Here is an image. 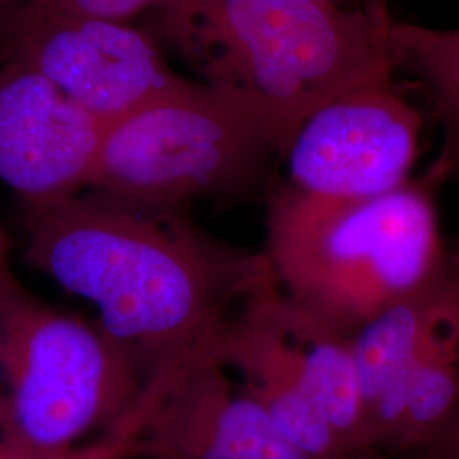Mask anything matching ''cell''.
Wrapping results in <instances>:
<instances>
[{
  "mask_svg": "<svg viewBox=\"0 0 459 459\" xmlns=\"http://www.w3.org/2000/svg\"><path fill=\"white\" fill-rule=\"evenodd\" d=\"M24 259L138 364L145 383L208 356L248 296L276 282L264 254L213 238L179 208L85 189L26 208Z\"/></svg>",
  "mask_w": 459,
  "mask_h": 459,
  "instance_id": "cell-1",
  "label": "cell"
},
{
  "mask_svg": "<svg viewBox=\"0 0 459 459\" xmlns=\"http://www.w3.org/2000/svg\"><path fill=\"white\" fill-rule=\"evenodd\" d=\"M383 0L345 11L328 0H170L157 41L203 85L261 116L281 155L299 125L345 92L392 82Z\"/></svg>",
  "mask_w": 459,
  "mask_h": 459,
  "instance_id": "cell-2",
  "label": "cell"
},
{
  "mask_svg": "<svg viewBox=\"0 0 459 459\" xmlns=\"http://www.w3.org/2000/svg\"><path fill=\"white\" fill-rule=\"evenodd\" d=\"M437 187L427 174L366 197L320 196L288 182L273 184L263 254L279 290L352 339L446 263Z\"/></svg>",
  "mask_w": 459,
  "mask_h": 459,
  "instance_id": "cell-3",
  "label": "cell"
},
{
  "mask_svg": "<svg viewBox=\"0 0 459 459\" xmlns=\"http://www.w3.org/2000/svg\"><path fill=\"white\" fill-rule=\"evenodd\" d=\"M143 388L138 364L98 322L34 295L0 254V441L64 456L119 422Z\"/></svg>",
  "mask_w": 459,
  "mask_h": 459,
  "instance_id": "cell-4",
  "label": "cell"
},
{
  "mask_svg": "<svg viewBox=\"0 0 459 459\" xmlns=\"http://www.w3.org/2000/svg\"><path fill=\"white\" fill-rule=\"evenodd\" d=\"M274 155L278 140L261 116L189 81L104 130L87 189L182 210L257 189Z\"/></svg>",
  "mask_w": 459,
  "mask_h": 459,
  "instance_id": "cell-5",
  "label": "cell"
},
{
  "mask_svg": "<svg viewBox=\"0 0 459 459\" xmlns=\"http://www.w3.org/2000/svg\"><path fill=\"white\" fill-rule=\"evenodd\" d=\"M4 58L33 66L104 128L189 82L153 34L94 17L14 19Z\"/></svg>",
  "mask_w": 459,
  "mask_h": 459,
  "instance_id": "cell-6",
  "label": "cell"
},
{
  "mask_svg": "<svg viewBox=\"0 0 459 459\" xmlns=\"http://www.w3.org/2000/svg\"><path fill=\"white\" fill-rule=\"evenodd\" d=\"M420 116L392 82L345 92L308 116L282 157L288 184L332 197L388 193L411 179Z\"/></svg>",
  "mask_w": 459,
  "mask_h": 459,
  "instance_id": "cell-7",
  "label": "cell"
},
{
  "mask_svg": "<svg viewBox=\"0 0 459 459\" xmlns=\"http://www.w3.org/2000/svg\"><path fill=\"white\" fill-rule=\"evenodd\" d=\"M104 126L33 66H0V182L24 208L62 201L89 186Z\"/></svg>",
  "mask_w": 459,
  "mask_h": 459,
  "instance_id": "cell-8",
  "label": "cell"
},
{
  "mask_svg": "<svg viewBox=\"0 0 459 459\" xmlns=\"http://www.w3.org/2000/svg\"><path fill=\"white\" fill-rule=\"evenodd\" d=\"M142 443L140 459H312L233 385L229 369L206 356L165 386L148 413Z\"/></svg>",
  "mask_w": 459,
  "mask_h": 459,
  "instance_id": "cell-9",
  "label": "cell"
},
{
  "mask_svg": "<svg viewBox=\"0 0 459 459\" xmlns=\"http://www.w3.org/2000/svg\"><path fill=\"white\" fill-rule=\"evenodd\" d=\"M252 293L230 316L206 358L240 377L290 443L312 459H352L318 407L301 362L269 312L265 293Z\"/></svg>",
  "mask_w": 459,
  "mask_h": 459,
  "instance_id": "cell-10",
  "label": "cell"
},
{
  "mask_svg": "<svg viewBox=\"0 0 459 459\" xmlns=\"http://www.w3.org/2000/svg\"><path fill=\"white\" fill-rule=\"evenodd\" d=\"M351 344L366 417L413 362L434 349L459 344V257L449 250L443 267L424 286L377 315Z\"/></svg>",
  "mask_w": 459,
  "mask_h": 459,
  "instance_id": "cell-11",
  "label": "cell"
},
{
  "mask_svg": "<svg viewBox=\"0 0 459 459\" xmlns=\"http://www.w3.org/2000/svg\"><path fill=\"white\" fill-rule=\"evenodd\" d=\"M267 307L293 345L308 386L352 459H373L366 441L358 366L351 339L299 307L278 288L265 293Z\"/></svg>",
  "mask_w": 459,
  "mask_h": 459,
  "instance_id": "cell-12",
  "label": "cell"
},
{
  "mask_svg": "<svg viewBox=\"0 0 459 459\" xmlns=\"http://www.w3.org/2000/svg\"><path fill=\"white\" fill-rule=\"evenodd\" d=\"M388 55L394 68L426 89L441 123L443 142L426 174L441 186L459 179V30H434L390 17Z\"/></svg>",
  "mask_w": 459,
  "mask_h": 459,
  "instance_id": "cell-13",
  "label": "cell"
},
{
  "mask_svg": "<svg viewBox=\"0 0 459 459\" xmlns=\"http://www.w3.org/2000/svg\"><path fill=\"white\" fill-rule=\"evenodd\" d=\"M153 403L155 396L143 392L126 415L109 430L55 459H140L143 453L142 429Z\"/></svg>",
  "mask_w": 459,
  "mask_h": 459,
  "instance_id": "cell-14",
  "label": "cell"
},
{
  "mask_svg": "<svg viewBox=\"0 0 459 459\" xmlns=\"http://www.w3.org/2000/svg\"><path fill=\"white\" fill-rule=\"evenodd\" d=\"M170 0H26L14 19L94 17L130 22L133 17L164 7Z\"/></svg>",
  "mask_w": 459,
  "mask_h": 459,
  "instance_id": "cell-15",
  "label": "cell"
},
{
  "mask_svg": "<svg viewBox=\"0 0 459 459\" xmlns=\"http://www.w3.org/2000/svg\"><path fill=\"white\" fill-rule=\"evenodd\" d=\"M396 459H459V407L436 439L409 456Z\"/></svg>",
  "mask_w": 459,
  "mask_h": 459,
  "instance_id": "cell-16",
  "label": "cell"
},
{
  "mask_svg": "<svg viewBox=\"0 0 459 459\" xmlns=\"http://www.w3.org/2000/svg\"><path fill=\"white\" fill-rule=\"evenodd\" d=\"M26 0H0V47L4 49L7 34L14 22V17L21 11Z\"/></svg>",
  "mask_w": 459,
  "mask_h": 459,
  "instance_id": "cell-17",
  "label": "cell"
},
{
  "mask_svg": "<svg viewBox=\"0 0 459 459\" xmlns=\"http://www.w3.org/2000/svg\"><path fill=\"white\" fill-rule=\"evenodd\" d=\"M0 459H38L33 458V456H28V455H24V453H21V451H17L14 449L13 446H9L7 443H4V441H0ZM55 459V458H53Z\"/></svg>",
  "mask_w": 459,
  "mask_h": 459,
  "instance_id": "cell-18",
  "label": "cell"
},
{
  "mask_svg": "<svg viewBox=\"0 0 459 459\" xmlns=\"http://www.w3.org/2000/svg\"><path fill=\"white\" fill-rule=\"evenodd\" d=\"M9 247H11V242H9V238H7V235L0 230V254H4V252H9Z\"/></svg>",
  "mask_w": 459,
  "mask_h": 459,
  "instance_id": "cell-19",
  "label": "cell"
},
{
  "mask_svg": "<svg viewBox=\"0 0 459 459\" xmlns=\"http://www.w3.org/2000/svg\"><path fill=\"white\" fill-rule=\"evenodd\" d=\"M447 248H449L456 257H459V237H456V238L447 246Z\"/></svg>",
  "mask_w": 459,
  "mask_h": 459,
  "instance_id": "cell-20",
  "label": "cell"
},
{
  "mask_svg": "<svg viewBox=\"0 0 459 459\" xmlns=\"http://www.w3.org/2000/svg\"><path fill=\"white\" fill-rule=\"evenodd\" d=\"M2 426H4V394L0 390V430H2Z\"/></svg>",
  "mask_w": 459,
  "mask_h": 459,
  "instance_id": "cell-21",
  "label": "cell"
},
{
  "mask_svg": "<svg viewBox=\"0 0 459 459\" xmlns=\"http://www.w3.org/2000/svg\"><path fill=\"white\" fill-rule=\"evenodd\" d=\"M328 2H335V0H328Z\"/></svg>",
  "mask_w": 459,
  "mask_h": 459,
  "instance_id": "cell-22",
  "label": "cell"
},
{
  "mask_svg": "<svg viewBox=\"0 0 459 459\" xmlns=\"http://www.w3.org/2000/svg\"><path fill=\"white\" fill-rule=\"evenodd\" d=\"M4 254H5V252H4Z\"/></svg>",
  "mask_w": 459,
  "mask_h": 459,
  "instance_id": "cell-23",
  "label": "cell"
}]
</instances>
